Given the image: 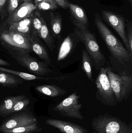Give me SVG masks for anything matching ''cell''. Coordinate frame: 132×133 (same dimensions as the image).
I'll list each match as a JSON object with an SVG mask.
<instances>
[{"label": "cell", "instance_id": "6da1fadb", "mask_svg": "<svg viewBox=\"0 0 132 133\" xmlns=\"http://www.w3.org/2000/svg\"><path fill=\"white\" fill-rule=\"evenodd\" d=\"M95 25L111 55V62L114 66L128 68L131 65L132 58L125 46L104 24L99 15H95Z\"/></svg>", "mask_w": 132, "mask_h": 133}, {"label": "cell", "instance_id": "7a4b0ae2", "mask_svg": "<svg viewBox=\"0 0 132 133\" xmlns=\"http://www.w3.org/2000/svg\"><path fill=\"white\" fill-rule=\"evenodd\" d=\"M74 32L78 37L80 41L83 44L86 51L90 56L93 66L96 70H100L105 67L106 58L98 43L96 37L88 28L83 29L76 27Z\"/></svg>", "mask_w": 132, "mask_h": 133}, {"label": "cell", "instance_id": "3957f363", "mask_svg": "<svg viewBox=\"0 0 132 133\" xmlns=\"http://www.w3.org/2000/svg\"><path fill=\"white\" fill-rule=\"evenodd\" d=\"M91 126L97 133H132V123L127 124L108 113L94 118Z\"/></svg>", "mask_w": 132, "mask_h": 133}, {"label": "cell", "instance_id": "277c9868", "mask_svg": "<svg viewBox=\"0 0 132 133\" xmlns=\"http://www.w3.org/2000/svg\"><path fill=\"white\" fill-rule=\"evenodd\" d=\"M107 74L117 102L126 101L132 91V75L115 73L109 67Z\"/></svg>", "mask_w": 132, "mask_h": 133}, {"label": "cell", "instance_id": "5b68a950", "mask_svg": "<svg viewBox=\"0 0 132 133\" xmlns=\"http://www.w3.org/2000/svg\"><path fill=\"white\" fill-rule=\"evenodd\" d=\"M107 70V66L102 67L99 70L95 81L97 88L96 98L105 105L115 106L118 102L111 87Z\"/></svg>", "mask_w": 132, "mask_h": 133}, {"label": "cell", "instance_id": "8992f818", "mask_svg": "<svg viewBox=\"0 0 132 133\" xmlns=\"http://www.w3.org/2000/svg\"><path fill=\"white\" fill-rule=\"evenodd\" d=\"M13 49L15 51L14 58L19 64L27 69L30 72L43 76L52 71L45 62L39 61L29 55L28 51L21 49Z\"/></svg>", "mask_w": 132, "mask_h": 133}, {"label": "cell", "instance_id": "52a82bcc", "mask_svg": "<svg viewBox=\"0 0 132 133\" xmlns=\"http://www.w3.org/2000/svg\"><path fill=\"white\" fill-rule=\"evenodd\" d=\"M80 97L77 92H74L54 107L53 110L66 117L80 120L84 119L81 112L82 105L79 102Z\"/></svg>", "mask_w": 132, "mask_h": 133}, {"label": "cell", "instance_id": "ba28073f", "mask_svg": "<svg viewBox=\"0 0 132 133\" xmlns=\"http://www.w3.org/2000/svg\"><path fill=\"white\" fill-rule=\"evenodd\" d=\"M31 37V36L9 30L4 31L0 36L1 39L12 48L21 49L29 52L32 51Z\"/></svg>", "mask_w": 132, "mask_h": 133}, {"label": "cell", "instance_id": "9c48e42d", "mask_svg": "<svg viewBox=\"0 0 132 133\" xmlns=\"http://www.w3.org/2000/svg\"><path fill=\"white\" fill-rule=\"evenodd\" d=\"M104 20L110 25L121 37L125 46L129 52V46L125 29V23L123 17L112 12L103 10L102 11Z\"/></svg>", "mask_w": 132, "mask_h": 133}, {"label": "cell", "instance_id": "30bf717a", "mask_svg": "<svg viewBox=\"0 0 132 133\" xmlns=\"http://www.w3.org/2000/svg\"><path fill=\"white\" fill-rule=\"evenodd\" d=\"M37 122L34 116L28 113H23L15 116L2 123L0 126V131L25 126Z\"/></svg>", "mask_w": 132, "mask_h": 133}, {"label": "cell", "instance_id": "8fae6325", "mask_svg": "<svg viewBox=\"0 0 132 133\" xmlns=\"http://www.w3.org/2000/svg\"><path fill=\"white\" fill-rule=\"evenodd\" d=\"M36 9V7L32 2H24L9 16L7 23L10 25L31 17L33 16V12Z\"/></svg>", "mask_w": 132, "mask_h": 133}, {"label": "cell", "instance_id": "7c38bea8", "mask_svg": "<svg viewBox=\"0 0 132 133\" xmlns=\"http://www.w3.org/2000/svg\"><path fill=\"white\" fill-rule=\"evenodd\" d=\"M47 125L58 129L63 133H87L88 130L84 127L75 123L55 119H49L45 121Z\"/></svg>", "mask_w": 132, "mask_h": 133}, {"label": "cell", "instance_id": "4fadbf2b", "mask_svg": "<svg viewBox=\"0 0 132 133\" xmlns=\"http://www.w3.org/2000/svg\"><path fill=\"white\" fill-rule=\"evenodd\" d=\"M80 42L78 37L74 32L73 35L70 34L67 37L60 47L57 61H61L69 56Z\"/></svg>", "mask_w": 132, "mask_h": 133}, {"label": "cell", "instance_id": "5bb4252c", "mask_svg": "<svg viewBox=\"0 0 132 133\" xmlns=\"http://www.w3.org/2000/svg\"><path fill=\"white\" fill-rule=\"evenodd\" d=\"M73 18V23L76 27L85 29L89 25L88 19L83 8L76 5L69 3V7Z\"/></svg>", "mask_w": 132, "mask_h": 133}, {"label": "cell", "instance_id": "9a60e30c", "mask_svg": "<svg viewBox=\"0 0 132 133\" xmlns=\"http://www.w3.org/2000/svg\"><path fill=\"white\" fill-rule=\"evenodd\" d=\"M30 42L32 46V51H33L41 59L50 65H52L51 60L46 48L44 46L36 34L33 33Z\"/></svg>", "mask_w": 132, "mask_h": 133}, {"label": "cell", "instance_id": "2e32d148", "mask_svg": "<svg viewBox=\"0 0 132 133\" xmlns=\"http://www.w3.org/2000/svg\"><path fill=\"white\" fill-rule=\"evenodd\" d=\"M33 16L10 24L9 30L32 36L33 33Z\"/></svg>", "mask_w": 132, "mask_h": 133}, {"label": "cell", "instance_id": "e0dca14e", "mask_svg": "<svg viewBox=\"0 0 132 133\" xmlns=\"http://www.w3.org/2000/svg\"><path fill=\"white\" fill-rule=\"evenodd\" d=\"M36 90L41 94L50 97L62 96L67 93L66 91L54 85H42L38 86Z\"/></svg>", "mask_w": 132, "mask_h": 133}, {"label": "cell", "instance_id": "ac0fdd59", "mask_svg": "<svg viewBox=\"0 0 132 133\" xmlns=\"http://www.w3.org/2000/svg\"><path fill=\"white\" fill-rule=\"evenodd\" d=\"M26 97L25 95H18L5 98L0 105V115L7 116L10 114V111L16 102Z\"/></svg>", "mask_w": 132, "mask_h": 133}, {"label": "cell", "instance_id": "d6986e66", "mask_svg": "<svg viewBox=\"0 0 132 133\" xmlns=\"http://www.w3.org/2000/svg\"><path fill=\"white\" fill-rule=\"evenodd\" d=\"M38 36L43 40L49 48L52 51H53V50L56 48L54 40L50 35L47 25L43 18L42 19V28Z\"/></svg>", "mask_w": 132, "mask_h": 133}, {"label": "cell", "instance_id": "ffe728a7", "mask_svg": "<svg viewBox=\"0 0 132 133\" xmlns=\"http://www.w3.org/2000/svg\"><path fill=\"white\" fill-rule=\"evenodd\" d=\"M92 65V62L90 56L86 50L84 49L82 55V69L84 71L88 79L90 81L94 82Z\"/></svg>", "mask_w": 132, "mask_h": 133}, {"label": "cell", "instance_id": "44dd1931", "mask_svg": "<svg viewBox=\"0 0 132 133\" xmlns=\"http://www.w3.org/2000/svg\"><path fill=\"white\" fill-rule=\"evenodd\" d=\"M42 129L38 126L37 122L25 126L14 128L3 131L4 133H33L40 132Z\"/></svg>", "mask_w": 132, "mask_h": 133}, {"label": "cell", "instance_id": "7402d4cb", "mask_svg": "<svg viewBox=\"0 0 132 133\" xmlns=\"http://www.w3.org/2000/svg\"><path fill=\"white\" fill-rule=\"evenodd\" d=\"M62 18L58 16L51 14V26L54 37L59 41L60 39L62 31Z\"/></svg>", "mask_w": 132, "mask_h": 133}, {"label": "cell", "instance_id": "603a6c76", "mask_svg": "<svg viewBox=\"0 0 132 133\" xmlns=\"http://www.w3.org/2000/svg\"><path fill=\"white\" fill-rule=\"evenodd\" d=\"M0 70L4 71L5 72L10 73L15 75L19 76L22 79H25L27 80H49L50 78H45L42 77L38 76L35 75L33 74H29L26 73L22 72H18V71H14V70H11L5 68H2L0 67Z\"/></svg>", "mask_w": 132, "mask_h": 133}, {"label": "cell", "instance_id": "cb8c5ba5", "mask_svg": "<svg viewBox=\"0 0 132 133\" xmlns=\"http://www.w3.org/2000/svg\"><path fill=\"white\" fill-rule=\"evenodd\" d=\"M18 81L14 76L5 73H0V84L5 87H13L18 83Z\"/></svg>", "mask_w": 132, "mask_h": 133}, {"label": "cell", "instance_id": "d4e9b609", "mask_svg": "<svg viewBox=\"0 0 132 133\" xmlns=\"http://www.w3.org/2000/svg\"><path fill=\"white\" fill-rule=\"evenodd\" d=\"M58 4L55 0H43L36 6V9L46 11L55 9Z\"/></svg>", "mask_w": 132, "mask_h": 133}, {"label": "cell", "instance_id": "484cf974", "mask_svg": "<svg viewBox=\"0 0 132 133\" xmlns=\"http://www.w3.org/2000/svg\"><path fill=\"white\" fill-rule=\"evenodd\" d=\"M43 18L38 12L33 14V16L32 26L33 32L38 35L42 26Z\"/></svg>", "mask_w": 132, "mask_h": 133}, {"label": "cell", "instance_id": "4316f807", "mask_svg": "<svg viewBox=\"0 0 132 133\" xmlns=\"http://www.w3.org/2000/svg\"><path fill=\"white\" fill-rule=\"evenodd\" d=\"M30 103V100L26 97L18 101L10 112V114L19 111L26 108Z\"/></svg>", "mask_w": 132, "mask_h": 133}, {"label": "cell", "instance_id": "83f0119b", "mask_svg": "<svg viewBox=\"0 0 132 133\" xmlns=\"http://www.w3.org/2000/svg\"><path fill=\"white\" fill-rule=\"evenodd\" d=\"M19 1L18 0H8V11L9 16H10L18 7Z\"/></svg>", "mask_w": 132, "mask_h": 133}, {"label": "cell", "instance_id": "f1b7e54d", "mask_svg": "<svg viewBox=\"0 0 132 133\" xmlns=\"http://www.w3.org/2000/svg\"><path fill=\"white\" fill-rule=\"evenodd\" d=\"M127 39L129 46V53L130 56L132 58V29L131 25L128 26L127 28Z\"/></svg>", "mask_w": 132, "mask_h": 133}, {"label": "cell", "instance_id": "f546056e", "mask_svg": "<svg viewBox=\"0 0 132 133\" xmlns=\"http://www.w3.org/2000/svg\"><path fill=\"white\" fill-rule=\"evenodd\" d=\"M58 5L63 8H66L69 7V2H68L67 0H55Z\"/></svg>", "mask_w": 132, "mask_h": 133}, {"label": "cell", "instance_id": "4dcf8cb0", "mask_svg": "<svg viewBox=\"0 0 132 133\" xmlns=\"http://www.w3.org/2000/svg\"><path fill=\"white\" fill-rule=\"evenodd\" d=\"M8 0H0V16L3 12Z\"/></svg>", "mask_w": 132, "mask_h": 133}, {"label": "cell", "instance_id": "1f68e13d", "mask_svg": "<svg viewBox=\"0 0 132 133\" xmlns=\"http://www.w3.org/2000/svg\"><path fill=\"white\" fill-rule=\"evenodd\" d=\"M10 65V64L9 63L0 58V65H1V66H8V65Z\"/></svg>", "mask_w": 132, "mask_h": 133}, {"label": "cell", "instance_id": "d6a6232c", "mask_svg": "<svg viewBox=\"0 0 132 133\" xmlns=\"http://www.w3.org/2000/svg\"><path fill=\"white\" fill-rule=\"evenodd\" d=\"M42 1L43 0H34V3H35L34 4L36 6Z\"/></svg>", "mask_w": 132, "mask_h": 133}, {"label": "cell", "instance_id": "836d02e7", "mask_svg": "<svg viewBox=\"0 0 132 133\" xmlns=\"http://www.w3.org/2000/svg\"><path fill=\"white\" fill-rule=\"evenodd\" d=\"M22 1L24 2H30L32 1V0H22Z\"/></svg>", "mask_w": 132, "mask_h": 133}, {"label": "cell", "instance_id": "e575fe53", "mask_svg": "<svg viewBox=\"0 0 132 133\" xmlns=\"http://www.w3.org/2000/svg\"><path fill=\"white\" fill-rule=\"evenodd\" d=\"M18 1L19 2L20 1H21V0H18Z\"/></svg>", "mask_w": 132, "mask_h": 133}, {"label": "cell", "instance_id": "d590c367", "mask_svg": "<svg viewBox=\"0 0 132 133\" xmlns=\"http://www.w3.org/2000/svg\"><path fill=\"white\" fill-rule=\"evenodd\" d=\"M131 1H132V0H131Z\"/></svg>", "mask_w": 132, "mask_h": 133}]
</instances>
